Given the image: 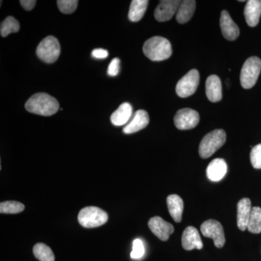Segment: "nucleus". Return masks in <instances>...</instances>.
I'll use <instances>...</instances> for the list:
<instances>
[{"label":"nucleus","instance_id":"nucleus-29","mask_svg":"<svg viewBox=\"0 0 261 261\" xmlns=\"http://www.w3.org/2000/svg\"><path fill=\"white\" fill-rule=\"evenodd\" d=\"M250 161L252 167L261 169V144L257 145L252 149L250 152Z\"/></svg>","mask_w":261,"mask_h":261},{"label":"nucleus","instance_id":"nucleus-16","mask_svg":"<svg viewBox=\"0 0 261 261\" xmlns=\"http://www.w3.org/2000/svg\"><path fill=\"white\" fill-rule=\"evenodd\" d=\"M247 25L255 27L258 24L261 15V0H249L244 10Z\"/></svg>","mask_w":261,"mask_h":261},{"label":"nucleus","instance_id":"nucleus-22","mask_svg":"<svg viewBox=\"0 0 261 261\" xmlns=\"http://www.w3.org/2000/svg\"><path fill=\"white\" fill-rule=\"evenodd\" d=\"M149 2L147 0H133L130 3L128 18L130 21L138 22L143 18Z\"/></svg>","mask_w":261,"mask_h":261},{"label":"nucleus","instance_id":"nucleus-1","mask_svg":"<svg viewBox=\"0 0 261 261\" xmlns=\"http://www.w3.org/2000/svg\"><path fill=\"white\" fill-rule=\"evenodd\" d=\"M29 112L43 116L56 114L60 109L59 102L49 94L37 93L29 98L25 105Z\"/></svg>","mask_w":261,"mask_h":261},{"label":"nucleus","instance_id":"nucleus-20","mask_svg":"<svg viewBox=\"0 0 261 261\" xmlns=\"http://www.w3.org/2000/svg\"><path fill=\"white\" fill-rule=\"evenodd\" d=\"M168 211L176 223L181 222L184 211V201L177 195H170L167 197Z\"/></svg>","mask_w":261,"mask_h":261},{"label":"nucleus","instance_id":"nucleus-23","mask_svg":"<svg viewBox=\"0 0 261 261\" xmlns=\"http://www.w3.org/2000/svg\"><path fill=\"white\" fill-rule=\"evenodd\" d=\"M34 256L40 261H55V255L50 247L45 244L38 243L33 249Z\"/></svg>","mask_w":261,"mask_h":261},{"label":"nucleus","instance_id":"nucleus-30","mask_svg":"<svg viewBox=\"0 0 261 261\" xmlns=\"http://www.w3.org/2000/svg\"><path fill=\"white\" fill-rule=\"evenodd\" d=\"M120 63H121V61L118 58H114L111 62L108 69V74L110 76H116L119 73Z\"/></svg>","mask_w":261,"mask_h":261},{"label":"nucleus","instance_id":"nucleus-6","mask_svg":"<svg viewBox=\"0 0 261 261\" xmlns=\"http://www.w3.org/2000/svg\"><path fill=\"white\" fill-rule=\"evenodd\" d=\"M38 58L46 63H53L58 61L61 55V45L58 39L53 36L43 39L37 49Z\"/></svg>","mask_w":261,"mask_h":261},{"label":"nucleus","instance_id":"nucleus-5","mask_svg":"<svg viewBox=\"0 0 261 261\" xmlns=\"http://www.w3.org/2000/svg\"><path fill=\"white\" fill-rule=\"evenodd\" d=\"M108 220V215L106 211L94 206L86 207L80 211L78 221L85 228H95L102 226Z\"/></svg>","mask_w":261,"mask_h":261},{"label":"nucleus","instance_id":"nucleus-17","mask_svg":"<svg viewBox=\"0 0 261 261\" xmlns=\"http://www.w3.org/2000/svg\"><path fill=\"white\" fill-rule=\"evenodd\" d=\"M227 172V165L222 159H216L211 161L206 169L207 176L211 181H221Z\"/></svg>","mask_w":261,"mask_h":261},{"label":"nucleus","instance_id":"nucleus-4","mask_svg":"<svg viewBox=\"0 0 261 261\" xmlns=\"http://www.w3.org/2000/svg\"><path fill=\"white\" fill-rule=\"evenodd\" d=\"M261 70V61L257 57H251L244 63L240 73V82L244 89H251L256 84Z\"/></svg>","mask_w":261,"mask_h":261},{"label":"nucleus","instance_id":"nucleus-9","mask_svg":"<svg viewBox=\"0 0 261 261\" xmlns=\"http://www.w3.org/2000/svg\"><path fill=\"white\" fill-rule=\"evenodd\" d=\"M200 122L199 113L191 108L179 110L174 116V124L179 130H189L195 128Z\"/></svg>","mask_w":261,"mask_h":261},{"label":"nucleus","instance_id":"nucleus-3","mask_svg":"<svg viewBox=\"0 0 261 261\" xmlns=\"http://www.w3.org/2000/svg\"><path fill=\"white\" fill-rule=\"evenodd\" d=\"M226 140V132L216 129L203 137L199 147V154L202 159H207L224 145Z\"/></svg>","mask_w":261,"mask_h":261},{"label":"nucleus","instance_id":"nucleus-12","mask_svg":"<svg viewBox=\"0 0 261 261\" xmlns=\"http://www.w3.org/2000/svg\"><path fill=\"white\" fill-rule=\"evenodd\" d=\"M220 25L225 39L228 41L236 40L238 39L240 35V29L226 10H223L221 13Z\"/></svg>","mask_w":261,"mask_h":261},{"label":"nucleus","instance_id":"nucleus-26","mask_svg":"<svg viewBox=\"0 0 261 261\" xmlns=\"http://www.w3.org/2000/svg\"><path fill=\"white\" fill-rule=\"evenodd\" d=\"M25 205L17 201H6L0 204V213L5 214H16L21 213Z\"/></svg>","mask_w":261,"mask_h":261},{"label":"nucleus","instance_id":"nucleus-27","mask_svg":"<svg viewBox=\"0 0 261 261\" xmlns=\"http://www.w3.org/2000/svg\"><path fill=\"white\" fill-rule=\"evenodd\" d=\"M57 3L61 13L71 14L76 10L79 2L77 0H58Z\"/></svg>","mask_w":261,"mask_h":261},{"label":"nucleus","instance_id":"nucleus-14","mask_svg":"<svg viewBox=\"0 0 261 261\" xmlns=\"http://www.w3.org/2000/svg\"><path fill=\"white\" fill-rule=\"evenodd\" d=\"M148 113L144 110H139L134 115L129 123L123 128V132L126 135L136 133L143 129L149 124Z\"/></svg>","mask_w":261,"mask_h":261},{"label":"nucleus","instance_id":"nucleus-10","mask_svg":"<svg viewBox=\"0 0 261 261\" xmlns=\"http://www.w3.org/2000/svg\"><path fill=\"white\" fill-rule=\"evenodd\" d=\"M181 2L177 0H163L161 1L154 10V18L159 22H166L171 20L177 13Z\"/></svg>","mask_w":261,"mask_h":261},{"label":"nucleus","instance_id":"nucleus-7","mask_svg":"<svg viewBox=\"0 0 261 261\" xmlns=\"http://www.w3.org/2000/svg\"><path fill=\"white\" fill-rule=\"evenodd\" d=\"M200 83V73L198 70L192 69L178 81L176 92L178 97L186 98L195 94Z\"/></svg>","mask_w":261,"mask_h":261},{"label":"nucleus","instance_id":"nucleus-25","mask_svg":"<svg viewBox=\"0 0 261 261\" xmlns=\"http://www.w3.org/2000/svg\"><path fill=\"white\" fill-rule=\"evenodd\" d=\"M247 230L252 233H261V208L252 207Z\"/></svg>","mask_w":261,"mask_h":261},{"label":"nucleus","instance_id":"nucleus-11","mask_svg":"<svg viewBox=\"0 0 261 261\" xmlns=\"http://www.w3.org/2000/svg\"><path fill=\"white\" fill-rule=\"evenodd\" d=\"M148 226L151 231L162 241H167L170 235L174 231L173 225L159 216L149 219Z\"/></svg>","mask_w":261,"mask_h":261},{"label":"nucleus","instance_id":"nucleus-8","mask_svg":"<svg viewBox=\"0 0 261 261\" xmlns=\"http://www.w3.org/2000/svg\"><path fill=\"white\" fill-rule=\"evenodd\" d=\"M200 229L203 236L214 240L215 246L218 248L224 247L226 242L224 230L219 221L214 219L207 220L201 225Z\"/></svg>","mask_w":261,"mask_h":261},{"label":"nucleus","instance_id":"nucleus-28","mask_svg":"<svg viewBox=\"0 0 261 261\" xmlns=\"http://www.w3.org/2000/svg\"><path fill=\"white\" fill-rule=\"evenodd\" d=\"M144 254H145V247H144L143 242L140 239H136L133 242L130 257L132 259H140L143 257Z\"/></svg>","mask_w":261,"mask_h":261},{"label":"nucleus","instance_id":"nucleus-19","mask_svg":"<svg viewBox=\"0 0 261 261\" xmlns=\"http://www.w3.org/2000/svg\"><path fill=\"white\" fill-rule=\"evenodd\" d=\"M133 114V109L130 103L124 102L111 115V121L114 126H121L128 124Z\"/></svg>","mask_w":261,"mask_h":261},{"label":"nucleus","instance_id":"nucleus-13","mask_svg":"<svg viewBox=\"0 0 261 261\" xmlns=\"http://www.w3.org/2000/svg\"><path fill=\"white\" fill-rule=\"evenodd\" d=\"M181 245L186 250H192L194 249L201 250L203 245L198 230L193 226H188L185 228L182 233Z\"/></svg>","mask_w":261,"mask_h":261},{"label":"nucleus","instance_id":"nucleus-24","mask_svg":"<svg viewBox=\"0 0 261 261\" xmlns=\"http://www.w3.org/2000/svg\"><path fill=\"white\" fill-rule=\"evenodd\" d=\"M20 30V23L13 16H8L2 22L0 34L3 37H8L12 33H16Z\"/></svg>","mask_w":261,"mask_h":261},{"label":"nucleus","instance_id":"nucleus-21","mask_svg":"<svg viewBox=\"0 0 261 261\" xmlns=\"http://www.w3.org/2000/svg\"><path fill=\"white\" fill-rule=\"evenodd\" d=\"M196 2L194 0H185L178 6L176 19L178 23L184 24L190 21L195 11Z\"/></svg>","mask_w":261,"mask_h":261},{"label":"nucleus","instance_id":"nucleus-18","mask_svg":"<svg viewBox=\"0 0 261 261\" xmlns=\"http://www.w3.org/2000/svg\"><path fill=\"white\" fill-rule=\"evenodd\" d=\"M251 201L249 198H243L238 203V226L241 231L247 229L249 219L252 211Z\"/></svg>","mask_w":261,"mask_h":261},{"label":"nucleus","instance_id":"nucleus-2","mask_svg":"<svg viewBox=\"0 0 261 261\" xmlns=\"http://www.w3.org/2000/svg\"><path fill=\"white\" fill-rule=\"evenodd\" d=\"M143 53L152 61H163L171 56L172 47L166 38L153 37L144 44Z\"/></svg>","mask_w":261,"mask_h":261},{"label":"nucleus","instance_id":"nucleus-32","mask_svg":"<svg viewBox=\"0 0 261 261\" xmlns=\"http://www.w3.org/2000/svg\"><path fill=\"white\" fill-rule=\"evenodd\" d=\"M20 3L24 10H27V11H31V10L34 9L37 1H35V0H21V1H20Z\"/></svg>","mask_w":261,"mask_h":261},{"label":"nucleus","instance_id":"nucleus-31","mask_svg":"<svg viewBox=\"0 0 261 261\" xmlns=\"http://www.w3.org/2000/svg\"><path fill=\"white\" fill-rule=\"evenodd\" d=\"M108 50L105 49H94L92 51V56L98 60L106 59L108 57Z\"/></svg>","mask_w":261,"mask_h":261},{"label":"nucleus","instance_id":"nucleus-15","mask_svg":"<svg viewBox=\"0 0 261 261\" xmlns=\"http://www.w3.org/2000/svg\"><path fill=\"white\" fill-rule=\"evenodd\" d=\"M205 92L207 97L212 102H217L222 99V85L219 77L211 75L206 80Z\"/></svg>","mask_w":261,"mask_h":261}]
</instances>
